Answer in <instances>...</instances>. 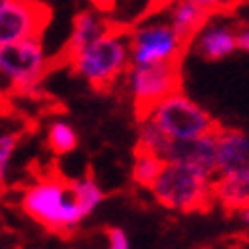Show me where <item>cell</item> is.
<instances>
[{"label":"cell","mask_w":249,"mask_h":249,"mask_svg":"<svg viewBox=\"0 0 249 249\" xmlns=\"http://www.w3.org/2000/svg\"><path fill=\"white\" fill-rule=\"evenodd\" d=\"M235 35H237V51L249 55V22H237Z\"/></svg>","instance_id":"44dd1931"},{"label":"cell","mask_w":249,"mask_h":249,"mask_svg":"<svg viewBox=\"0 0 249 249\" xmlns=\"http://www.w3.org/2000/svg\"><path fill=\"white\" fill-rule=\"evenodd\" d=\"M49 71L43 36L0 45V75L20 95H35Z\"/></svg>","instance_id":"5b68a950"},{"label":"cell","mask_w":249,"mask_h":249,"mask_svg":"<svg viewBox=\"0 0 249 249\" xmlns=\"http://www.w3.org/2000/svg\"><path fill=\"white\" fill-rule=\"evenodd\" d=\"M164 12V18L170 22V27L177 31V35L186 45H191L193 36L203 29V24L211 17L207 8L193 2V0H168Z\"/></svg>","instance_id":"4fadbf2b"},{"label":"cell","mask_w":249,"mask_h":249,"mask_svg":"<svg viewBox=\"0 0 249 249\" xmlns=\"http://www.w3.org/2000/svg\"><path fill=\"white\" fill-rule=\"evenodd\" d=\"M170 144H172V140L156 126V124H154L150 118L144 116V114H138V130H136V150L156 154V156H160V158L164 160Z\"/></svg>","instance_id":"9a60e30c"},{"label":"cell","mask_w":249,"mask_h":249,"mask_svg":"<svg viewBox=\"0 0 249 249\" xmlns=\"http://www.w3.org/2000/svg\"><path fill=\"white\" fill-rule=\"evenodd\" d=\"M170 140H193L219 130L215 118L193 97L177 89L142 111Z\"/></svg>","instance_id":"277c9868"},{"label":"cell","mask_w":249,"mask_h":249,"mask_svg":"<svg viewBox=\"0 0 249 249\" xmlns=\"http://www.w3.org/2000/svg\"><path fill=\"white\" fill-rule=\"evenodd\" d=\"M4 186H6V170L0 168V193L4 191Z\"/></svg>","instance_id":"d4e9b609"},{"label":"cell","mask_w":249,"mask_h":249,"mask_svg":"<svg viewBox=\"0 0 249 249\" xmlns=\"http://www.w3.org/2000/svg\"><path fill=\"white\" fill-rule=\"evenodd\" d=\"M213 203L231 213L249 207V174H215Z\"/></svg>","instance_id":"5bb4252c"},{"label":"cell","mask_w":249,"mask_h":249,"mask_svg":"<svg viewBox=\"0 0 249 249\" xmlns=\"http://www.w3.org/2000/svg\"><path fill=\"white\" fill-rule=\"evenodd\" d=\"M164 160L193 166L215 177L219 162V130L193 140H172Z\"/></svg>","instance_id":"30bf717a"},{"label":"cell","mask_w":249,"mask_h":249,"mask_svg":"<svg viewBox=\"0 0 249 249\" xmlns=\"http://www.w3.org/2000/svg\"><path fill=\"white\" fill-rule=\"evenodd\" d=\"M6 2H8V0H0V8H2V6L6 4Z\"/></svg>","instance_id":"4316f807"},{"label":"cell","mask_w":249,"mask_h":249,"mask_svg":"<svg viewBox=\"0 0 249 249\" xmlns=\"http://www.w3.org/2000/svg\"><path fill=\"white\" fill-rule=\"evenodd\" d=\"M111 27H114V22H109L104 12H99L91 6L85 8V10H79L77 15L73 17L71 33H69V39L65 43V49H63L65 61L75 53H79L83 47H87L95 39H99V36L104 33H107Z\"/></svg>","instance_id":"8fae6325"},{"label":"cell","mask_w":249,"mask_h":249,"mask_svg":"<svg viewBox=\"0 0 249 249\" xmlns=\"http://www.w3.org/2000/svg\"><path fill=\"white\" fill-rule=\"evenodd\" d=\"M164 160L150 154V152H142V150H136L134 154V162H132V182L140 189H150L152 182L158 178L160 170H162Z\"/></svg>","instance_id":"ac0fdd59"},{"label":"cell","mask_w":249,"mask_h":249,"mask_svg":"<svg viewBox=\"0 0 249 249\" xmlns=\"http://www.w3.org/2000/svg\"><path fill=\"white\" fill-rule=\"evenodd\" d=\"M20 207L53 233H69L87 219L71 193V184L59 177H45L29 184L20 196Z\"/></svg>","instance_id":"7a4b0ae2"},{"label":"cell","mask_w":249,"mask_h":249,"mask_svg":"<svg viewBox=\"0 0 249 249\" xmlns=\"http://www.w3.org/2000/svg\"><path fill=\"white\" fill-rule=\"evenodd\" d=\"M237 217H239V221L243 223V225H247V227H249V207L241 209L239 213H237Z\"/></svg>","instance_id":"cb8c5ba5"},{"label":"cell","mask_w":249,"mask_h":249,"mask_svg":"<svg viewBox=\"0 0 249 249\" xmlns=\"http://www.w3.org/2000/svg\"><path fill=\"white\" fill-rule=\"evenodd\" d=\"M235 27L237 24L223 18L221 12L211 15L209 20L203 24V29L198 31L193 41L191 49L196 57L205 61H223L229 59L231 55L237 53V35H235Z\"/></svg>","instance_id":"9c48e42d"},{"label":"cell","mask_w":249,"mask_h":249,"mask_svg":"<svg viewBox=\"0 0 249 249\" xmlns=\"http://www.w3.org/2000/svg\"><path fill=\"white\" fill-rule=\"evenodd\" d=\"M122 83L136 107V114H142L172 91L180 89V67L178 63L130 65Z\"/></svg>","instance_id":"52a82bcc"},{"label":"cell","mask_w":249,"mask_h":249,"mask_svg":"<svg viewBox=\"0 0 249 249\" xmlns=\"http://www.w3.org/2000/svg\"><path fill=\"white\" fill-rule=\"evenodd\" d=\"M132 65L180 63L186 45L166 18H144L128 31Z\"/></svg>","instance_id":"8992f818"},{"label":"cell","mask_w":249,"mask_h":249,"mask_svg":"<svg viewBox=\"0 0 249 249\" xmlns=\"http://www.w3.org/2000/svg\"><path fill=\"white\" fill-rule=\"evenodd\" d=\"M18 148V134L15 132H4L0 134V168L8 172V166L12 162V156H15Z\"/></svg>","instance_id":"d6986e66"},{"label":"cell","mask_w":249,"mask_h":249,"mask_svg":"<svg viewBox=\"0 0 249 249\" xmlns=\"http://www.w3.org/2000/svg\"><path fill=\"white\" fill-rule=\"evenodd\" d=\"M106 249H132L128 233L120 227H109L106 233Z\"/></svg>","instance_id":"ffe728a7"},{"label":"cell","mask_w":249,"mask_h":249,"mask_svg":"<svg viewBox=\"0 0 249 249\" xmlns=\"http://www.w3.org/2000/svg\"><path fill=\"white\" fill-rule=\"evenodd\" d=\"M69 184H71V193L75 196L77 205L81 207V211L85 213V217L93 215L99 209V205L104 203L106 193L102 186H99V182L93 177H89V174H83V177L71 180Z\"/></svg>","instance_id":"2e32d148"},{"label":"cell","mask_w":249,"mask_h":249,"mask_svg":"<svg viewBox=\"0 0 249 249\" xmlns=\"http://www.w3.org/2000/svg\"><path fill=\"white\" fill-rule=\"evenodd\" d=\"M87 2H89L91 8L104 12V15H109V12L116 10V6H118V0H87Z\"/></svg>","instance_id":"603a6c76"},{"label":"cell","mask_w":249,"mask_h":249,"mask_svg":"<svg viewBox=\"0 0 249 249\" xmlns=\"http://www.w3.org/2000/svg\"><path fill=\"white\" fill-rule=\"evenodd\" d=\"M213 178L193 166L164 160L158 178L148 191L160 207L174 213H195L213 203Z\"/></svg>","instance_id":"3957f363"},{"label":"cell","mask_w":249,"mask_h":249,"mask_svg":"<svg viewBox=\"0 0 249 249\" xmlns=\"http://www.w3.org/2000/svg\"><path fill=\"white\" fill-rule=\"evenodd\" d=\"M193 2L196 4H201L203 8H207L211 15H215V12H223V10H227L233 2L231 0H193Z\"/></svg>","instance_id":"7402d4cb"},{"label":"cell","mask_w":249,"mask_h":249,"mask_svg":"<svg viewBox=\"0 0 249 249\" xmlns=\"http://www.w3.org/2000/svg\"><path fill=\"white\" fill-rule=\"evenodd\" d=\"M217 174H249V132L219 128Z\"/></svg>","instance_id":"7c38bea8"},{"label":"cell","mask_w":249,"mask_h":249,"mask_svg":"<svg viewBox=\"0 0 249 249\" xmlns=\"http://www.w3.org/2000/svg\"><path fill=\"white\" fill-rule=\"evenodd\" d=\"M71 71L95 89H107L124 79L132 65L128 31L111 27L99 39L67 59Z\"/></svg>","instance_id":"6da1fadb"},{"label":"cell","mask_w":249,"mask_h":249,"mask_svg":"<svg viewBox=\"0 0 249 249\" xmlns=\"http://www.w3.org/2000/svg\"><path fill=\"white\" fill-rule=\"evenodd\" d=\"M51 10L41 0H8L0 8V45L43 36Z\"/></svg>","instance_id":"ba28073f"},{"label":"cell","mask_w":249,"mask_h":249,"mask_svg":"<svg viewBox=\"0 0 249 249\" xmlns=\"http://www.w3.org/2000/svg\"><path fill=\"white\" fill-rule=\"evenodd\" d=\"M47 144L57 156L71 154L79 144V134L65 120H55L47 128Z\"/></svg>","instance_id":"e0dca14e"},{"label":"cell","mask_w":249,"mask_h":249,"mask_svg":"<svg viewBox=\"0 0 249 249\" xmlns=\"http://www.w3.org/2000/svg\"><path fill=\"white\" fill-rule=\"evenodd\" d=\"M233 4H245V2H249V0H231Z\"/></svg>","instance_id":"484cf974"}]
</instances>
